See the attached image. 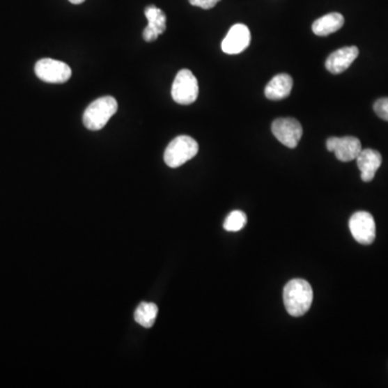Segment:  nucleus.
<instances>
[{
    "mask_svg": "<svg viewBox=\"0 0 388 388\" xmlns=\"http://www.w3.org/2000/svg\"><path fill=\"white\" fill-rule=\"evenodd\" d=\"M313 297L312 286L305 279H291L284 287V304L291 316L300 317L307 313L312 305Z\"/></svg>",
    "mask_w": 388,
    "mask_h": 388,
    "instance_id": "nucleus-1",
    "label": "nucleus"
},
{
    "mask_svg": "<svg viewBox=\"0 0 388 388\" xmlns=\"http://www.w3.org/2000/svg\"><path fill=\"white\" fill-rule=\"evenodd\" d=\"M118 110V102L112 96L98 98L86 108L84 114V124L90 131H100L105 127Z\"/></svg>",
    "mask_w": 388,
    "mask_h": 388,
    "instance_id": "nucleus-2",
    "label": "nucleus"
},
{
    "mask_svg": "<svg viewBox=\"0 0 388 388\" xmlns=\"http://www.w3.org/2000/svg\"><path fill=\"white\" fill-rule=\"evenodd\" d=\"M358 54L359 50L355 45L339 49L329 55L326 61V68L331 74H342L357 59Z\"/></svg>",
    "mask_w": 388,
    "mask_h": 388,
    "instance_id": "nucleus-10",
    "label": "nucleus"
},
{
    "mask_svg": "<svg viewBox=\"0 0 388 388\" xmlns=\"http://www.w3.org/2000/svg\"><path fill=\"white\" fill-rule=\"evenodd\" d=\"M344 25V17L338 13H329L313 23V33L317 36H328L336 33Z\"/></svg>",
    "mask_w": 388,
    "mask_h": 388,
    "instance_id": "nucleus-14",
    "label": "nucleus"
},
{
    "mask_svg": "<svg viewBox=\"0 0 388 388\" xmlns=\"http://www.w3.org/2000/svg\"><path fill=\"white\" fill-rule=\"evenodd\" d=\"M293 80L287 74H279L272 78L265 86V94L271 100H281L288 98L293 90Z\"/></svg>",
    "mask_w": 388,
    "mask_h": 388,
    "instance_id": "nucleus-13",
    "label": "nucleus"
},
{
    "mask_svg": "<svg viewBox=\"0 0 388 388\" xmlns=\"http://www.w3.org/2000/svg\"><path fill=\"white\" fill-rule=\"evenodd\" d=\"M157 312H159V309L155 303L143 302L136 309L134 318H135V322L141 326L151 328L155 325Z\"/></svg>",
    "mask_w": 388,
    "mask_h": 388,
    "instance_id": "nucleus-15",
    "label": "nucleus"
},
{
    "mask_svg": "<svg viewBox=\"0 0 388 388\" xmlns=\"http://www.w3.org/2000/svg\"><path fill=\"white\" fill-rule=\"evenodd\" d=\"M374 111L378 117L388 121V98H380L376 100L373 105Z\"/></svg>",
    "mask_w": 388,
    "mask_h": 388,
    "instance_id": "nucleus-17",
    "label": "nucleus"
},
{
    "mask_svg": "<svg viewBox=\"0 0 388 388\" xmlns=\"http://www.w3.org/2000/svg\"><path fill=\"white\" fill-rule=\"evenodd\" d=\"M86 0H70V3H72V5H80V3H84Z\"/></svg>",
    "mask_w": 388,
    "mask_h": 388,
    "instance_id": "nucleus-19",
    "label": "nucleus"
},
{
    "mask_svg": "<svg viewBox=\"0 0 388 388\" xmlns=\"http://www.w3.org/2000/svg\"><path fill=\"white\" fill-rule=\"evenodd\" d=\"M246 224H247V216L245 212H241V210H234L226 217L224 228L226 231L238 232L243 229Z\"/></svg>",
    "mask_w": 388,
    "mask_h": 388,
    "instance_id": "nucleus-16",
    "label": "nucleus"
},
{
    "mask_svg": "<svg viewBox=\"0 0 388 388\" xmlns=\"http://www.w3.org/2000/svg\"><path fill=\"white\" fill-rule=\"evenodd\" d=\"M199 153V143L190 136L180 135L173 139L164 153L167 166L176 169L193 159Z\"/></svg>",
    "mask_w": 388,
    "mask_h": 388,
    "instance_id": "nucleus-3",
    "label": "nucleus"
},
{
    "mask_svg": "<svg viewBox=\"0 0 388 388\" xmlns=\"http://www.w3.org/2000/svg\"><path fill=\"white\" fill-rule=\"evenodd\" d=\"M356 160L358 169L362 173V181L370 183L373 180L375 173L382 164L381 153L373 149H362Z\"/></svg>",
    "mask_w": 388,
    "mask_h": 388,
    "instance_id": "nucleus-12",
    "label": "nucleus"
},
{
    "mask_svg": "<svg viewBox=\"0 0 388 388\" xmlns=\"http://www.w3.org/2000/svg\"><path fill=\"white\" fill-rule=\"evenodd\" d=\"M272 133L277 141L293 149L302 137L303 129L300 122L293 118H279L272 123Z\"/></svg>",
    "mask_w": 388,
    "mask_h": 388,
    "instance_id": "nucleus-6",
    "label": "nucleus"
},
{
    "mask_svg": "<svg viewBox=\"0 0 388 388\" xmlns=\"http://www.w3.org/2000/svg\"><path fill=\"white\" fill-rule=\"evenodd\" d=\"M350 230L352 238L362 245H370L375 240V222L368 212H357L350 217Z\"/></svg>",
    "mask_w": 388,
    "mask_h": 388,
    "instance_id": "nucleus-7",
    "label": "nucleus"
},
{
    "mask_svg": "<svg viewBox=\"0 0 388 388\" xmlns=\"http://www.w3.org/2000/svg\"><path fill=\"white\" fill-rule=\"evenodd\" d=\"M326 146L328 151L334 153L341 162H350L352 160H356L362 150L359 139L352 136L330 137L327 139Z\"/></svg>",
    "mask_w": 388,
    "mask_h": 388,
    "instance_id": "nucleus-8",
    "label": "nucleus"
},
{
    "mask_svg": "<svg viewBox=\"0 0 388 388\" xmlns=\"http://www.w3.org/2000/svg\"><path fill=\"white\" fill-rule=\"evenodd\" d=\"M35 74L47 84H65L72 77V68L61 61L42 59L36 63Z\"/></svg>",
    "mask_w": 388,
    "mask_h": 388,
    "instance_id": "nucleus-5",
    "label": "nucleus"
},
{
    "mask_svg": "<svg viewBox=\"0 0 388 388\" xmlns=\"http://www.w3.org/2000/svg\"><path fill=\"white\" fill-rule=\"evenodd\" d=\"M198 96V79L191 70H179L172 86L173 100L180 105H190L196 102Z\"/></svg>",
    "mask_w": 388,
    "mask_h": 388,
    "instance_id": "nucleus-4",
    "label": "nucleus"
},
{
    "mask_svg": "<svg viewBox=\"0 0 388 388\" xmlns=\"http://www.w3.org/2000/svg\"><path fill=\"white\" fill-rule=\"evenodd\" d=\"M219 1L220 0H189L190 5L194 6V7L202 8L204 10L212 9Z\"/></svg>",
    "mask_w": 388,
    "mask_h": 388,
    "instance_id": "nucleus-18",
    "label": "nucleus"
},
{
    "mask_svg": "<svg viewBox=\"0 0 388 388\" xmlns=\"http://www.w3.org/2000/svg\"><path fill=\"white\" fill-rule=\"evenodd\" d=\"M251 37L248 27L244 24H235L224 37L222 49L226 54H238L248 48Z\"/></svg>",
    "mask_w": 388,
    "mask_h": 388,
    "instance_id": "nucleus-9",
    "label": "nucleus"
},
{
    "mask_svg": "<svg viewBox=\"0 0 388 388\" xmlns=\"http://www.w3.org/2000/svg\"><path fill=\"white\" fill-rule=\"evenodd\" d=\"M145 15L148 20V25L143 31V40L153 42L160 35L164 33L166 29V15L162 10L155 6H148L145 9Z\"/></svg>",
    "mask_w": 388,
    "mask_h": 388,
    "instance_id": "nucleus-11",
    "label": "nucleus"
}]
</instances>
